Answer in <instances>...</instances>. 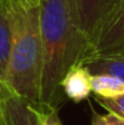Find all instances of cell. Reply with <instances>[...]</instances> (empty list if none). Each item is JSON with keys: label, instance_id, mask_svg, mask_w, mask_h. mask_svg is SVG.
<instances>
[{"label": "cell", "instance_id": "obj_1", "mask_svg": "<svg viewBox=\"0 0 124 125\" xmlns=\"http://www.w3.org/2000/svg\"><path fill=\"white\" fill-rule=\"evenodd\" d=\"M40 35L43 43V75L40 103L57 108L66 100L60 83L73 65L92 57L81 33L73 0H40Z\"/></svg>", "mask_w": 124, "mask_h": 125}, {"label": "cell", "instance_id": "obj_2", "mask_svg": "<svg viewBox=\"0 0 124 125\" xmlns=\"http://www.w3.org/2000/svg\"><path fill=\"white\" fill-rule=\"evenodd\" d=\"M10 3L13 40L4 84L16 96L29 103H40L43 43L39 4H23L19 0Z\"/></svg>", "mask_w": 124, "mask_h": 125}, {"label": "cell", "instance_id": "obj_3", "mask_svg": "<svg viewBox=\"0 0 124 125\" xmlns=\"http://www.w3.org/2000/svg\"><path fill=\"white\" fill-rule=\"evenodd\" d=\"M123 1L124 0H73L81 33L91 51L103 27Z\"/></svg>", "mask_w": 124, "mask_h": 125}, {"label": "cell", "instance_id": "obj_4", "mask_svg": "<svg viewBox=\"0 0 124 125\" xmlns=\"http://www.w3.org/2000/svg\"><path fill=\"white\" fill-rule=\"evenodd\" d=\"M92 53V57L124 56V1L100 31L93 44Z\"/></svg>", "mask_w": 124, "mask_h": 125}, {"label": "cell", "instance_id": "obj_5", "mask_svg": "<svg viewBox=\"0 0 124 125\" xmlns=\"http://www.w3.org/2000/svg\"><path fill=\"white\" fill-rule=\"evenodd\" d=\"M0 125H37L31 103L0 84Z\"/></svg>", "mask_w": 124, "mask_h": 125}, {"label": "cell", "instance_id": "obj_6", "mask_svg": "<svg viewBox=\"0 0 124 125\" xmlns=\"http://www.w3.org/2000/svg\"><path fill=\"white\" fill-rule=\"evenodd\" d=\"M60 87L66 99L80 103L92 93V75L84 65H73L64 75Z\"/></svg>", "mask_w": 124, "mask_h": 125}, {"label": "cell", "instance_id": "obj_7", "mask_svg": "<svg viewBox=\"0 0 124 125\" xmlns=\"http://www.w3.org/2000/svg\"><path fill=\"white\" fill-rule=\"evenodd\" d=\"M13 23L10 0H0V83L4 84L12 49Z\"/></svg>", "mask_w": 124, "mask_h": 125}, {"label": "cell", "instance_id": "obj_8", "mask_svg": "<svg viewBox=\"0 0 124 125\" xmlns=\"http://www.w3.org/2000/svg\"><path fill=\"white\" fill-rule=\"evenodd\" d=\"M83 65L91 75H107L124 83V56H95Z\"/></svg>", "mask_w": 124, "mask_h": 125}, {"label": "cell", "instance_id": "obj_9", "mask_svg": "<svg viewBox=\"0 0 124 125\" xmlns=\"http://www.w3.org/2000/svg\"><path fill=\"white\" fill-rule=\"evenodd\" d=\"M93 97L112 99L124 94V83L122 80L107 75H92Z\"/></svg>", "mask_w": 124, "mask_h": 125}, {"label": "cell", "instance_id": "obj_10", "mask_svg": "<svg viewBox=\"0 0 124 125\" xmlns=\"http://www.w3.org/2000/svg\"><path fill=\"white\" fill-rule=\"evenodd\" d=\"M37 125H63L59 118V109L44 103H31Z\"/></svg>", "mask_w": 124, "mask_h": 125}, {"label": "cell", "instance_id": "obj_11", "mask_svg": "<svg viewBox=\"0 0 124 125\" xmlns=\"http://www.w3.org/2000/svg\"><path fill=\"white\" fill-rule=\"evenodd\" d=\"M95 100L104 109H107L108 112L115 113V115L120 116L124 118V94L117 97H112V99H101V97H95Z\"/></svg>", "mask_w": 124, "mask_h": 125}, {"label": "cell", "instance_id": "obj_12", "mask_svg": "<svg viewBox=\"0 0 124 125\" xmlns=\"http://www.w3.org/2000/svg\"><path fill=\"white\" fill-rule=\"evenodd\" d=\"M92 112V118H91V125H124V118L115 113L108 112V115H100L91 106Z\"/></svg>", "mask_w": 124, "mask_h": 125}, {"label": "cell", "instance_id": "obj_13", "mask_svg": "<svg viewBox=\"0 0 124 125\" xmlns=\"http://www.w3.org/2000/svg\"><path fill=\"white\" fill-rule=\"evenodd\" d=\"M19 1L23 4H39L40 0H19Z\"/></svg>", "mask_w": 124, "mask_h": 125}, {"label": "cell", "instance_id": "obj_14", "mask_svg": "<svg viewBox=\"0 0 124 125\" xmlns=\"http://www.w3.org/2000/svg\"><path fill=\"white\" fill-rule=\"evenodd\" d=\"M0 84H3V83H0Z\"/></svg>", "mask_w": 124, "mask_h": 125}]
</instances>
